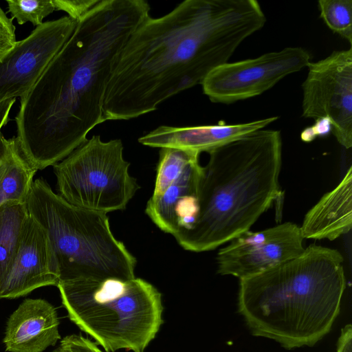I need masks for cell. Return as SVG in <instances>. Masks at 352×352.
Listing matches in <instances>:
<instances>
[{
  "label": "cell",
  "instance_id": "e0dca14e",
  "mask_svg": "<svg viewBox=\"0 0 352 352\" xmlns=\"http://www.w3.org/2000/svg\"><path fill=\"white\" fill-rule=\"evenodd\" d=\"M201 170L199 160L192 162L162 195L148 201L145 212L161 230L173 236L176 233L175 210L186 197L197 196Z\"/></svg>",
  "mask_w": 352,
  "mask_h": 352
},
{
  "label": "cell",
  "instance_id": "83f0119b",
  "mask_svg": "<svg viewBox=\"0 0 352 352\" xmlns=\"http://www.w3.org/2000/svg\"><path fill=\"white\" fill-rule=\"evenodd\" d=\"M52 352H67L61 346L54 350Z\"/></svg>",
  "mask_w": 352,
  "mask_h": 352
},
{
  "label": "cell",
  "instance_id": "3957f363",
  "mask_svg": "<svg viewBox=\"0 0 352 352\" xmlns=\"http://www.w3.org/2000/svg\"><path fill=\"white\" fill-rule=\"evenodd\" d=\"M343 261L338 250L311 244L297 257L241 279L238 309L252 334L286 349L316 344L340 312Z\"/></svg>",
  "mask_w": 352,
  "mask_h": 352
},
{
  "label": "cell",
  "instance_id": "d4e9b609",
  "mask_svg": "<svg viewBox=\"0 0 352 352\" xmlns=\"http://www.w3.org/2000/svg\"><path fill=\"white\" fill-rule=\"evenodd\" d=\"M351 338L352 328L351 324H349L341 331L337 344V352H351Z\"/></svg>",
  "mask_w": 352,
  "mask_h": 352
},
{
  "label": "cell",
  "instance_id": "277c9868",
  "mask_svg": "<svg viewBox=\"0 0 352 352\" xmlns=\"http://www.w3.org/2000/svg\"><path fill=\"white\" fill-rule=\"evenodd\" d=\"M192 227L173 236L186 250H214L248 231L280 194L282 139L259 129L208 152Z\"/></svg>",
  "mask_w": 352,
  "mask_h": 352
},
{
  "label": "cell",
  "instance_id": "9a60e30c",
  "mask_svg": "<svg viewBox=\"0 0 352 352\" xmlns=\"http://www.w3.org/2000/svg\"><path fill=\"white\" fill-rule=\"evenodd\" d=\"M352 168L339 184L324 194L305 214L300 227L304 239L333 241L352 226Z\"/></svg>",
  "mask_w": 352,
  "mask_h": 352
},
{
  "label": "cell",
  "instance_id": "ba28073f",
  "mask_svg": "<svg viewBox=\"0 0 352 352\" xmlns=\"http://www.w3.org/2000/svg\"><path fill=\"white\" fill-rule=\"evenodd\" d=\"M302 87L304 118L329 119L333 135L346 148L352 146V48L333 51L309 62Z\"/></svg>",
  "mask_w": 352,
  "mask_h": 352
},
{
  "label": "cell",
  "instance_id": "30bf717a",
  "mask_svg": "<svg viewBox=\"0 0 352 352\" xmlns=\"http://www.w3.org/2000/svg\"><path fill=\"white\" fill-rule=\"evenodd\" d=\"M77 23L68 16L44 22L0 56V102L21 98L32 89Z\"/></svg>",
  "mask_w": 352,
  "mask_h": 352
},
{
  "label": "cell",
  "instance_id": "5b68a950",
  "mask_svg": "<svg viewBox=\"0 0 352 352\" xmlns=\"http://www.w3.org/2000/svg\"><path fill=\"white\" fill-rule=\"evenodd\" d=\"M26 206L46 233L59 283L135 278L137 260L114 236L107 214L70 204L42 178L33 182Z\"/></svg>",
  "mask_w": 352,
  "mask_h": 352
},
{
  "label": "cell",
  "instance_id": "d6986e66",
  "mask_svg": "<svg viewBox=\"0 0 352 352\" xmlns=\"http://www.w3.org/2000/svg\"><path fill=\"white\" fill-rule=\"evenodd\" d=\"M199 154L177 148H161L152 197L162 195L190 163L199 160Z\"/></svg>",
  "mask_w": 352,
  "mask_h": 352
},
{
  "label": "cell",
  "instance_id": "52a82bcc",
  "mask_svg": "<svg viewBox=\"0 0 352 352\" xmlns=\"http://www.w3.org/2000/svg\"><path fill=\"white\" fill-rule=\"evenodd\" d=\"M120 139L94 135L53 166L58 194L72 205L108 212L123 210L140 188L129 172Z\"/></svg>",
  "mask_w": 352,
  "mask_h": 352
},
{
  "label": "cell",
  "instance_id": "ffe728a7",
  "mask_svg": "<svg viewBox=\"0 0 352 352\" xmlns=\"http://www.w3.org/2000/svg\"><path fill=\"white\" fill-rule=\"evenodd\" d=\"M320 17L333 32L352 44V1L320 0Z\"/></svg>",
  "mask_w": 352,
  "mask_h": 352
},
{
  "label": "cell",
  "instance_id": "cb8c5ba5",
  "mask_svg": "<svg viewBox=\"0 0 352 352\" xmlns=\"http://www.w3.org/2000/svg\"><path fill=\"white\" fill-rule=\"evenodd\" d=\"M60 346L67 352H104L94 342L76 334L65 336Z\"/></svg>",
  "mask_w": 352,
  "mask_h": 352
},
{
  "label": "cell",
  "instance_id": "603a6c76",
  "mask_svg": "<svg viewBox=\"0 0 352 352\" xmlns=\"http://www.w3.org/2000/svg\"><path fill=\"white\" fill-rule=\"evenodd\" d=\"M98 0H53L56 10L67 13L68 16L78 20L94 6Z\"/></svg>",
  "mask_w": 352,
  "mask_h": 352
},
{
  "label": "cell",
  "instance_id": "7402d4cb",
  "mask_svg": "<svg viewBox=\"0 0 352 352\" xmlns=\"http://www.w3.org/2000/svg\"><path fill=\"white\" fill-rule=\"evenodd\" d=\"M16 28L13 19L8 17L0 6V56L12 48L16 43Z\"/></svg>",
  "mask_w": 352,
  "mask_h": 352
},
{
  "label": "cell",
  "instance_id": "ac0fdd59",
  "mask_svg": "<svg viewBox=\"0 0 352 352\" xmlns=\"http://www.w3.org/2000/svg\"><path fill=\"white\" fill-rule=\"evenodd\" d=\"M28 217L26 203L0 204V283L18 252Z\"/></svg>",
  "mask_w": 352,
  "mask_h": 352
},
{
  "label": "cell",
  "instance_id": "4fadbf2b",
  "mask_svg": "<svg viewBox=\"0 0 352 352\" xmlns=\"http://www.w3.org/2000/svg\"><path fill=\"white\" fill-rule=\"evenodd\" d=\"M56 308L45 300L26 298L10 316L3 342L8 352H43L60 339Z\"/></svg>",
  "mask_w": 352,
  "mask_h": 352
},
{
  "label": "cell",
  "instance_id": "44dd1931",
  "mask_svg": "<svg viewBox=\"0 0 352 352\" xmlns=\"http://www.w3.org/2000/svg\"><path fill=\"white\" fill-rule=\"evenodd\" d=\"M8 12L18 24L31 23L37 27L56 10L53 0H7Z\"/></svg>",
  "mask_w": 352,
  "mask_h": 352
},
{
  "label": "cell",
  "instance_id": "9c48e42d",
  "mask_svg": "<svg viewBox=\"0 0 352 352\" xmlns=\"http://www.w3.org/2000/svg\"><path fill=\"white\" fill-rule=\"evenodd\" d=\"M309 62L311 54L307 50L289 47L255 58L226 63L204 78L203 92L212 102L234 103L263 94Z\"/></svg>",
  "mask_w": 352,
  "mask_h": 352
},
{
  "label": "cell",
  "instance_id": "7c38bea8",
  "mask_svg": "<svg viewBox=\"0 0 352 352\" xmlns=\"http://www.w3.org/2000/svg\"><path fill=\"white\" fill-rule=\"evenodd\" d=\"M58 283L46 233L29 214L18 252L0 283V299L19 298Z\"/></svg>",
  "mask_w": 352,
  "mask_h": 352
},
{
  "label": "cell",
  "instance_id": "8992f818",
  "mask_svg": "<svg viewBox=\"0 0 352 352\" xmlns=\"http://www.w3.org/2000/svg\"><path fill=\"white\" fill-rule=\"evenodd\" d=\"M57 287L70 320L105 352H145L164 322L162 294L140 278L81 279Z\"/></svg>",
  "mask_w": 352,
  "mask_h": 352
},
{
  "label": "cell",
  "instance_id": "8fae6325",
  "mask_svg": "<svg viewBox=\"0 0 352 352\" xmlns=\"http://www.w3.org/2000/svg\"><path fill=\"white\" fill-rule=\"evenodd\" d=\"M300 228L285 222L261 231H246L217 253V273L240 280L266 271L305 250Z\"/></svg>",
  "mask_w": 352,
  "mask_h": 352
},
{
  "label": "cell",
  "instance_id": "484cf974",
  "mask_svg": "<svg viewBox=\"0 0 352 352\" xmlns=\"http://www.w3.org/2000/svg\"><path fill=\"white\" fill-rule=\"evenodd\" d=\"M310 128L315 138L327 136L332 130L331 123L327 118L316 119Z\"/></svg>",
  "mask_w": 352,
  "mask_h": 352
},
{
  "label": "cell",
  "instance_id": "6da1fadb",
  "mask_svg": "<svg viewBox=\"0 0 352 352\" xmlns=\"http://www.w3.org/2000/svg\"><path fill=\"white\" fill-rule=\"evenodd\" d=\"M265 22L256 0H186L162 16H148L114 64L104 122L138 118L201 84Z\"/></svg>",
  "mask_w": 352,
  "mask_h": 352
},
{
  "label": "cell",
  "instance_id": "5bb4252c",
  "mask_svg": "<svg viewBox=\"0 0 352 352\" xmlns=\"http://www.w3.org/2000/svg\"><path fill=\"white\" fill-rule=\"evenodd\" d=\"M278 118L274 116L236 124L171 126L162 125L141 136L138 142L153 148L171 147L199 153L209 151L255 131Z\"/></svg>",
  "mask_w": 352,
  "mask_h": 352
},
{
  "label": "cell",
  "instance_id": "7a4b0ae2",
  "mask_svg": "<svg viewBox=\"0 0 352 352\" xmlns=\"http://www.w3.org/2000/svg\"><path fill=\"white\" fill-rule=\"evenodd\" d=\"M150 10L145 0H98L20 98L16 138L38 170L63 160L104 122L114 64Z\"/></svg>",
  "mask_w": 352,
  "mask_h": 352
},
{
  "label": "cell",
  "instance_id": "4316f807",
  "mask_svg": "<svg viewBox=\"0 0 352 352\" xmlns=\"http://www.w3.org/2000/svg\"><path fill=\"white\" fill-rule=\"evenodd\" d=\"M16 99H10L0 102V132L10 120V113Z\"/></svg>",
  "mask_w": 352,
  "mask_h": 352
},
{
  "label": "cell",
  "instance_id": "2e32d148",
  "mask_svg": "<svg viewBox=\"0 0 352 352\" xmlns=\"http://www.w3.org/2000/svg\"><path fill=\"white\" fill-rule=\"evenodd\" d=\"M37 168L23 151L16 137L0 132V204L26 203Z\"/></svg>",
  "mask_w": 352,
  "mask_h": 352
}]
</instances>
